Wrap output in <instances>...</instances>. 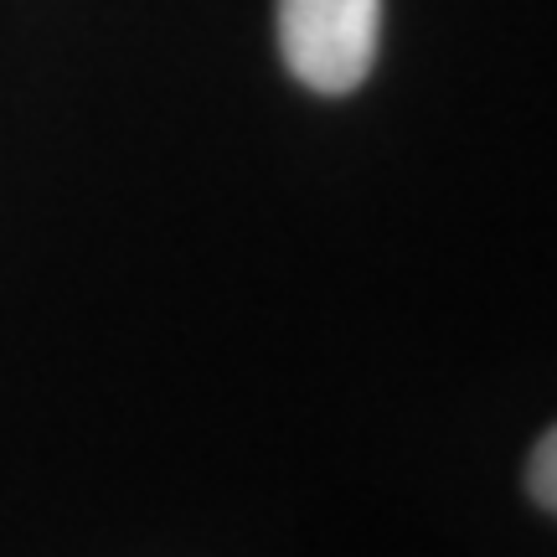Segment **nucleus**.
I'll list each match as a JSON object with an SVG mask.
<instances>
[{"instance_id":"nucleus-1","label":"nucleus","mask_w":557,"mask_h":557,"mask_svg":"<svg viewBox=\"0 0 557 557\" xmlns=\"http://www.w3.org/2000/svg\"><path fill=\"white\" fill-rule=\"evenodd\" d=\"M382 0H278V47L305 88L341 99L377 62Z\"/></svg>"},{"instance_id":"nucleus-2","label":"nucleus","mask_w":557,"mask_h":557,"mask_svg":"<svg viewBox=\"0 0 557 557\" xmlns=\"http://www.w3.org/2000/svg\"><path fill=\"white\" fill-rule=\"evenodd\" d=\"M527 480H532V496L547 506L557 517V429L537 444V455H532V470H527Z\"/></svg>"}]
</instances>
